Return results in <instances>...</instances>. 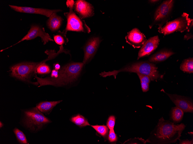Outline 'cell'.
Returning <instances> with one entry per match:
<instances>
[{"mask_svg":"<svg viewBox=\"0 0 193 144\" xmlns=\"http://www.w3.org/2000/svg\"><path fill=\"white\" fill-rule=\"evenodd\" d=\"M186 126L183 123L175 124L163 117L151 132L146 142L153 144H169L175 143L181 136Z\"/></svg>","mask_w":193,"mask_h":144,"instance_id":"1","label":"cell"},{"mask_svg":"<svg viewBox=\"0 0 193 144\" xmlns=\"http://www.w3.org/2000/svg\"><path fill=\"white\" fill-rule=\"evenodd\" d=\"M84 64L83 62H72L68 63L60 68L56 78L51 77L44 78H35L37 80L38 87L51 85L56 87L67 86L76 81L80 76Z\"/></svg>","mask_w":193,"mask_h":144,"instance_id":"2","label":"cell"},{"mask_svg":"<svg viewBox=\"0 0 193 144\" xmlns=\"http://www.w3.org/2000/svg\"><path fill=\"white\" fill-rule=\"evenodd\" d=\"M45 53L48 55V58L41 62H22L11 66L10 68V71L11 72L10 74L11 76L25 83L36 86H38L37 82H32L31 80V76L34 73H36V71L37 68L42 63L54 58L61 53L59 51L56 53L54 50H47Z\"/></svg>","mask_w":193,"mask_h":144,"instance_id":"3","label":"cell"},{"mask_svg":"<svg viewBox=\"0 0 193 144\" xmlns=\"http://www.w3.org/2000/svg\"><path fill=\"white\" fill-rule=\"evenodd\" d=\"M19 123L30 133H36L41 130L51 121L46 117L36 107L21 110Z\"/></svg>","mask_w":193,"mask_h":144,"instance_id":"4","label":"cell"},{"mask_svg":"<svg viewBox=\"0 0 193 144\" xmlns=\"http://www.w3.org/2000/svg\"><path fill=\"white\" fill-rule=\"evenodd\" d=\"M121 72L138 73L148 76L151 80L153 81L160 77L157 70V67L153 63L142 62L133 64L119 70H114L111 72H101L99 74L101 76L105 77L113 76L116 78L117 74Z\"/></svg>","mask_w":193,"mask_h":144,"instance_id":"5","label":"cell"},{"mask_svg":"<svg viewBox=\"0 0 193 144\" xmlns=\"http://www.w3.org/2000/svg\"><path fill=\"white\" fill-rule=\"evenodd\" d=\"M193 19L189 18L188 14L183 13L178 18L167 22L158 31L165 35L175 32H182L188 29L190 25L193 23Z\"/></svg>","mask_w":193,"mask_h":144,"instance_id":"6","label":"cell"},{"mask_svg":"<svg viewBox=\"0 0 193 144\" xmlns=\"http://www.w3.org/2000/svg\"><path fill=\"white\" fill-rule=\"evenodd\" d=\"M73 9L69 8V12L64 13L67 23L66 28L62 32L66 34L68 31H72L89 33L90 32V28L83 20L75 14Z\"/></svg>","mask_w":193,"mask_h":144,"instance_id":"7","label":"cell"},{"mask_svg":"<svg viewBox=\"0 0 193 144\" xmlns=\"http://www.w3.org/2000/svg\"><path fill=\"white\" fill-rule=\"evenodd\" d=\"M38 37H40L44 45H45L49 41H53L49 34L45 32L44 28L38 25H33L31 26L27 34L21 40L10 47H12L24 40H31ZM8 47L5 49H7Z\"/></svg>","mask_w":193,"mask_h":144,"instance_id":"8","label":"cell"},{"mask_svg":"<svg viewBox=\"0 0 193 144\" xmlns=\"http://www.w3.org/2000/svg\"><path fill=\"white\" fill-rule=\"evenodd\" d=\"M161 91L166 94L176 106L184 112L193 113V103L192 100L184 96L167 93L163 89Z\"/></svg>","mask_w":193,"mask_h":144,"instance_id":"9","label":"cell"},{"mask_svg":"<svg viewBox=\"0 0 193 144\" xmlns=\"http://www.w3.org/2000/svg\"><path fill=\"white\" fill-rule=\"evenodd\" d=\"M126 42L134 48H140L146 41L144 35L137 28L129 32L125 37Z\"/></svg>","mask_w":193,"mask_h":144,"instance_id":"10","label":"cell"},{"mask_svg":"<svg viewBox=\"0 0 193 144\" xmlns=\"http://www.w3.org/2000/svg\"><path fill=\"white\" fill-rule=\"evenodd\" d=\"M101 40L99 37L91 38L85 45L83 50L84 56L83 63L85 64L90 61L94 55Z\"/></svg>","mask_w":193,"mask_h":144,"instance_id":"11","label":"cell"},{"mask_svg":"<svg viewBox=\"0 0 193 144\" xmlns=\"http://www.w3.org/2000/svg\"><path fill=\"white\" fill-rule=\"evenodd\" d=\"M159 41V39L157 35L151 37L147 40L139 51L137 59L148 56L153 52L158 46Z\"/></svg>","mask_w":193,"mask_h":144,"instance_id":"12","label":"cell"},{"mask_svg":"<svg viewBox=\"0 0 193 144\" xmlns=\"http://www.w3.org/2000/svg\"><path fill=\"white\" fill-rule=\"evenodd\" d=\"M13 10L18 12L29 14H39L49 17L54 12L62 11L60 9H49L41 8H35L30 7H21L9 5Z\"/></svg>","mask_w":193,"mask_h":144,"instance_id":"13","label":"cell"},{"mask_svg":"<svg viewBox=\"0 0 193 144\" xmlns=\"http://www.w3.org/2000/svg\"><path fill=\"white\" fill-rule=\"evenodd\" d=\"M75 11L81 18L90 17L94 15L92 5L85 1L77 0L75 4Z\"/></svg>","mask_w":193,"mask_h":144,"instance_id":"14","label":"cell"},{"mask_svg":"<svg viewBox=\"0 0 193 144\" xmlns=\"http://www.w3.org/2000/svg\"><path fill=\"white\" fill-rule=\"evenodd\" d=\"M174 3V1L172 0L163 1L155 12L154 17V21L161 20L168 16L173 7Z\"/></svg>","mask_w":193,"mask_h":144,"instance_id":"15","label":"cell"},{"mask_svg":"<svg viewBox=\"0 0 193 144\" xmlns=\"http://www.w3.org/2000/svg\"><path fill=\"white\" fill-rule=\"evenodd\" d=\"M62 100L54 101H43L37 103L36 107L43 114H48L52 111L53 108Z\"/></svg>","mask_w":193,"mask_h":144,"instance_id":"16","label":"cell"},{"mask_svg":"<svg viewBox=\"0 0 193 144\" xmlns=\"http://www.w3.org/2000/svg\"><path fill=\"white\" fill-rule=\"evenodd\" d=\"M62 20L61 17L57 15L56 12H54L49 17L47 22V25L51 30L56 31L60 27Z\"/></svg>","mask_w":193,"mask_h":144,"instance_id":"17","label":"cell"},{"mask_svg":"<svg viewBox=\"0 0 193 144\" xmlns=\"http://www.w3.org/2000/svg\"><path fill=\"white\" fill-rule=\"evenodd\" d=\"M175 53L168 50L162 51L153 55L149 59L151 62H157L164 61Z\"/></svg>","mask_w":193,"mask_h":144,"instance_id":"18","label":"cell"},{"mask_svg":"<svg viewBox=\"0 0 193 144\" xmlns=\"http://www.w3.org/2000/svg\"><path fill=\"white\" fill-rule=\"evenodd\" d=\"M184 112L177 106L171 108L170 113L171 119L175 122H180L182 120Z\"/></svg>","mask_w":193,"mask_h":144,"instance_id":"19","label":"cell"},{"mask_svg":"<svg viewBox=\"0 0 193 144\" xmlns=\"http://www.w3.org/2000/svg\"><path fill=\"white\" fill-rule=\"evenodd\" d=\"M180 69L183 71L189 73H193V59L189 58L184 59L181 64Z\"/></svg>","mask_w":193,"mask_h":144,"instance_id":"20","label":"cell"},{"mask_svg":"<svg viewBox=\"0 0 193 144\" xmlns=\"http://www.w3.org/2000/svg\"><path fill=\"white\" fill-rule=\"evenodd\" d=\"M70 121L80 127L90 125L88 120L83 116L79 114L72 117L70 119Z\"/></svg>","mask_w":193,"mask_h":144,"instance_id":"21","label":"cell"},{"mask_svg":"<svg viewBox=\"0 0 193 144\" xmlns=\"http://www.w3.org/2000/svg\"><path fill=\"white\" fill-rule=\"evenodd\" d=\"M17 142L21 144H29L25 135L23 131L16 127L13 129Z\"/></svg>","mask_w":193,"mask_h":144,"instance_id":"22","label":"cell"},{"mask_svg":"<svg viewBox=\"0 0 193 144\" xmlns=\"http://www.w3.org/2000/svg\"><path fill=\"white\" fill-rule=\"evenodd\" d=\"M54 39L55 42L58 45H62L68 42V40L67 38L66 34L58 31L56 35L54 36Z\"/></svg>","mask_w":193,"mask_h":144,"instance_id":"23","label":"cell"},{"mask_svg":"<svg viewBox=\"0 0 193 144\" xmlns=\"http://www.w3.org/2000/svg\"><path fill=\"white\" fill-rule=\"evenodd\" d=\"M51 72L50 67L45 62L42 63L39 66L36 71V73L40 74H49Z\"/></svg>","mask_w":193,"mask_h":144,"instance_id":"24","label":"cell"},{"mask_svg":"<svg viewBox=\"0 0 193 144\" xmlns=\"http://www.w3.org/2000/svg\"><path fill=\"white\" fill-rule=\"evenodd\" d=\"M91 126L103 137L106 136L108 132V128L105 125H91Z\"/></svg>","mask_w":193,"mask_h":144,"instance_id":"25","label":"cell"},{"mask_svg":"<svg viewBox=\"0 0 193 144\" xmlns=\"http://www.w3.org/2000/svg\"><path fill=\"white\" fill-rule=\"evenodd\" d=\"M115 122V116H110L109 117L107 122V126L110 130L114 129Z\"/></svg>","mask_w":193,"mask_h":144,"instance_id":"26","label":"cell"},{"mask_svg":"<svg viewBox=\"0 0 193 144\" xmlns=\"http://www.w3.org/2000/svg\"><path fill=\"white\" fill-rule=\"evenodd\" d=\"M140 82L149 84L151 81L150 78L147 76L141 74L137 73Z\"/></svg>","mask_w":193,"mask_h":144,"instance_id":"27","label":"cell"},{"mask_svg":"<svg viewBox=\"0 0 193 144\" xmlns=\"http://www.w3.org/2000/svg\"><path fill=\"white\" fill-rule=\"evenodd\" d=\"M108 140L111 142L116 141L117 140V137L113 129L110 130L108 136Z\"/></svg>","mask_w":193,"mask_h":144,"instance_id":"28","label":"cell"},{"mask_svg":"<svg viewBox=\"0 0 193 144\" xmlns=\"http://www.w3.org/2000/svg\"><path fill=\"white\" fill-rule=\"evenodd\" d=\"M129 142L128 143L129 144H140V143H143V144H145L146 143V140L142 139L141 138H135L128 140Z\"/></svg>","mask_w":193,"mask_h":144,"instance_id":"29","label":"cell"},{"mask_svg":"<svg viewBox=\"0 0 193 144\" xmlns=\"http://www.w3.org/2000/svg\"><path fill=\"white\" fill-rule=\"evenodd\" d=\"M178 140L179 141V144H193V138H192L191 140H189L188 139L182 140L180 138L178 139Z\"/></svg>","mask_w":193,"mask_h":144,"instance_id":"30","label":"cell"},{"mask_svg":"<svg viewBox=\"0 0 193 144\" xmlns=\"http://www.w3.org/2000/svg\"><path fill=\"white\" fill-rule=\"evenodd\" d=\"M142 91L143 92L147 91L149 89V84L140 82Z\"/></svg>","mask_w":193,"mask_h":144,"instance_id":"31","label":"cell"},{"mask_svg":"<svg viewBox=\"0 0 193 144\" xmlns=\"http://www.w3.org/2000/svg\"><path fill=\"white\" fill-rule=\"evenodd\" d=\"M74 4V0H68L66 2V5L67 7L69 8H73Z\"/></svg>","mask_w":193,"mask_h":144,"instance_id":"32","label":"cell"},{"mask_svg":"<svg viewBox=\"0 0 193 144\" xmlns=\"http://www.w3.org/2000/svg\"><path fill=\"white\" fill-rule=\"evenodd\" d=\"M58 70L54 69L53 70L51 75V77L53 78H56L58 76Z\"/></svg>","mask_w":193,"mask_h":144,"instance_id":"33","label":"cell"},{"mask_svg":"<svg viewBox=\"0 0 193 144\" xmlns=\"http://www.w3.org/2000/svg\"><path fill=\"white\" fill-rule=\"evenodd\" d=\"M54 69L59 70L60 68V66L58 63L55 64L53 65Z\"/></svg>","mask_w":193,"mask_h":144,"instance_id":"34","label":"cell"},{"mask_svg":"<svg viewBox=\"0 0 193 144\" xmlns=\"http://www.w3.org/2000/svg\"><path fill=\"white\" fill-rule=\"evenodd\" d=\"M191 36H192V35H185V36L184 37V39H187V40H188V39H190V38H192L191 37Z\"/></svg>","mask_w":193,"mask_h":144,"instance_id":"35","label":"cell"},{"mask_svg":"<svg viewBox=\"0 0 193 144\" xmlns=\"http://www.w3.org/2000/svg\"><path fill=\"white\" fill-rule=\"evenodd\" d=\"M4 126V124L3 123L1 122V121H0V128H2Z\"/></svg>","mask_w":193,"mask_h":144,"instance_id":"36","label":"cell"},{"mask_svg":"<svg viewBox=\"0 0 193 144\" xmlns=\"http://www.w3.org/2000/svg\"><path fill=\"white\" fill-rule=\"evenodd\" d=\"M150 2H151V3H155V2H156L158 1V0H150L149 1Z\"/></svg>","mask_w":193,"mask_h":144,"instance_id":"37","label":"cell"}]
</instances>
